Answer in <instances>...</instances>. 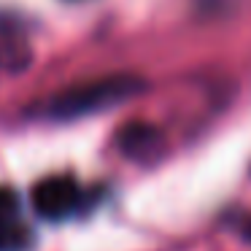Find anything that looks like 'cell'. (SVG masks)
I'll use <instances>...</instances> for the list:
<instances>
[{"label":"cell","mask_w":251,"mask_h":251,"mask_svg":"<svg viewBox=\"0 0 251 251\" xmlns=\"http://www.w3.org/2000/svg\"><path fill=\"white\" fill-rule=\"evenodd\" d=\"M138 89H141V81L132 76H108V78H100V81L78 84V87H71L65 92L54 95L46 103L44 114L54 122H73V119H81V116L105 111L111 105L125 103Z\"/></svg>","instance_id":"cell-1"},{"label":"cell","mask_w":251,"mask_h":251,"mask_svg":"<svg viewBox=\"0 0 251 251\" xmlns=\"http://www.w3.org/2000/svg\"><path fill=\"white\" fill-rule=\"evenodd\" d=\"M33 208L46 222H65L81 205V189L71 176H49L33 186Z\"/></svg>","instance_id":"cell-2"},{"label":"cell","mask_w":251,"mask_h":251,"mask_svg":"<svg viewBox=\"0 0 251 251\" xmlns=\"http://www.w3.org/2000/svg\"><path fill=\"white\" fill-rule=\"evenodd\" d=\"M119 149L125 151V157L138 159V162H151L159 151H162V138L151 125H127L119 132Z\"/></svg>","instance_id":"cell-3"},{"label":"cell","mask_w":251,"mask_h":251,"mask_svg":"<svg viewBox=\"0 0 251 251\" xmlns=\"http://www.w3.org/2000/svg\"><path fill=\"white\" fill-rule=\"evenodd\" d=\"M33 229L22 222L0 227V251H30L33 249Z\"/></svg>","instance_id":"cell-4"},{"label":"cell","mask_w":251,"mask_h":251,"mask_svg":"<svg viewBox=\"0 0 251 251\" xmlns=\"http://www.w3.org/2000/svg\"><path fill=\"white\" fill-rule=\"evenodd\" d=\"M19 213H22V200H19V195L11 186H0V227L19 222Z\"/></svg>","instance_id":"cell-5"},{"label":"cell","mask_w":251,"mask_h":251,"mask_svg":"<svg viewBox=\"0 0 251 251\" xmlns=\"http://www.w3.org/2000/svg\"><path fill=\"white\" fill-rule=\"evenodd\" d=\"M246 238H249V240H251V222H249V224H246Z\"/></svg>","instance_id":"cell-6"}]
</instances>
